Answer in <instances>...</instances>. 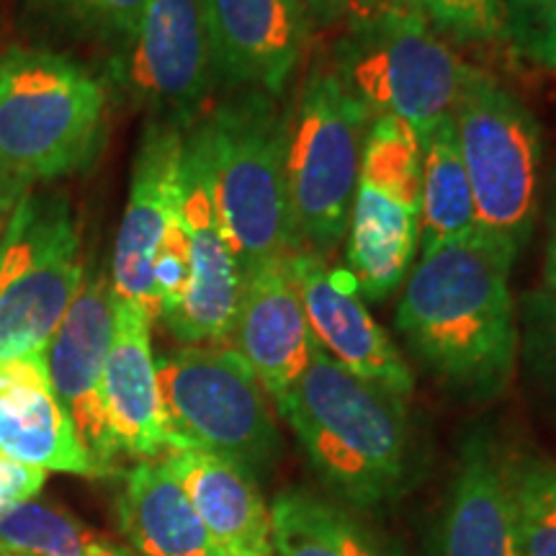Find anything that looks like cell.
Here are the masks:
<instances>
[{"label":"cell","mask_w":556,"mask_h":556,"mask_svg":"<svg viewBox=\"0 0 556 556\" xmlns=\"http://www.w3.org/2000/svg\"><path fill=\"white\" fill-rule=\"evenodd\" d=\"M3 556H5V554H3Z\"/></svg>","instance_id":"40"},{"label":"cell","mask_w":556,"mask_h":556,"mask_svg":"<svg viewBox=\"0 0 556 556\" xmlns=\"http://www.w3.org/2000/svg\"><path fill=\"white\" fill-rule=\"evenodd\" d=\"M93 533L67 513L41 503L0 510V552L5 556H88Z\"/></svg>","instance_id":"26"},{"label":"cell","mask_w":556,"mask_h":556,"mask_svg":"<svg viewBox=\"0 0 556 556\" xmlns=\"http://www.w3.org/2000/svg\"><path fill=\"white\" fill-rule=\"evenodd\" d=\"M150 328L148 312L114 299V338L103 364L101 400L119 456L142 462L170 451Z\"/></svg>","instance_id":"20"},{"label":"cell","mask_w":556,"mask_h":556,"mask_svg":"<svg viewBox=\"0 0 556 556\" xmlns=\"http://www.w3.org/2000/svg\"><path fill=\"white\" fill-rule=\"evenodd\" d=\"M29 186H24L21 180L13 176V173L5 168V163L0 160V235H3L5 225H9L13 208H16L21 193H24Z\"/></svg>","instance_id":"34"},{"label":"cell","mask_w":556,"mask_h":556,"mask_svg":"<svg viewBox=\"0 0 556 556\" xmlns=\"http://www.w3.org/2000/svg\"><path fill=\"white\" fill-rule=\"evenodd\" d=\"M186 129L176 122L152 119L142 131L131 165L129 199L111 255L114 299L137 304L155 323L152 258L180 212V163Z\"/></svg>","instance_id":"14"},{"label":"cell","mask_w":556,"mask_h":556,"mask_svg":"<svg viewBox=\"0 0 556 556\" xmlns=\"http://www.w3.org/2000/svg\"><path fill=\"white\" fill-rule=\"evenodd\" d=\"M189 281L191 248L189 235H186V227L180 222L178 212V217L173 219L165 238L160 240L155 258H152V294H155L157 304V319L168 317L170 312L178 309V304L186 296V289H189Z\"/></svg>","instance_id":"29"},{"label":"cell","mask_w":556,"mask_h":556,"mask_svg":"<svg viewBox=\"0 0 556 556\" xmlns=\"http://www.w3.org/2000/svg\"><path fill=\"white\" fill-rule=\"evenodd\" d=\"M405 397L345 371L315 343L309 366L276 400L312 469L358 510L394 503L409 475Z\"/></svg>","instance_id":"2"},{"label":"cell","mask_w":556,"mask_h":556,"mask_svg":"<svg viewBox=\"0 0 556 556\" xmlns=\"http://www.w3.org/2000/svg\"><path fill=\"white\" fill-rule=\"evenodd\" d=\"M520 54L528 60L539 62V65H544L548 70H556V31L548 34V37L531 41V45L520 50Z\"/></svg>","instance_id":"35"},{"label":"cell","mask_w":556,"mask_h":556,"mask_svg":"<svg viewBox=\"0 0 556 556\" xmlns=\"http://www.w3.org/2000/svg\"><path fill=\"white\" fill-rule=\"evenodd\" d=\"M475 227V193L458 150L454 116L448 114L422 137L420 250L428 253Z\"/></svg>","instance_id":"23"},{"label":"cell","mask_w":556,"mask_h":556,"mask_svg":"<svg viewBox=\"0 0 556 556\" xmlns=\"http://www.w3.org/2000/svg\"><path fill=\"white\" fill-rule=\"evenodd\" d=\"M518 356L541 384L556 387V294L548 289L520 296Z\"/></svg>","instance_id":"28"},{"label":"cell","mask_w":556,"mask_h":556,"mask_svg":"<svg viewBox=\"0 0 556 556\" xmlns=\"http://www.w3.org/2000/svg\"><path fill=\"white\" fill-rule=\"evenodd\" d=\"M0 456L41 471L96 477L41 356L0 358Z\"/></svg>","instance_id":"19"},{"label":"cell","mask_w":556,"mask_h":556,"mask_svg":"<svg viewBox=\"0 0 556 556\" xmlns=\"http://www.w3.org/2000/svg\"><path fill=\"white\" fill-rule=\"evenodd\" d=\"M533 0H500V11H503V18H505V29L513 24L518 16H523V13L531 9Z\"/></svg>","instance_id":"37"},{"label":"cell","mask_w":556,"mask_h":556,"mask_svg":"<svg viewBox=\"0 0 556 556\" xmlns=\"http://www.w3.org/2000/svg\"><path fill=\"white\" fill-rule=\"evenodd\" d=\"M170 451L227 458L255 482L281 458L268 392L229 345H184L157 361Z\"/></svg>","instance_id":"6"},{"label":"cell","mask_w":556,"mask_h":556,"mask_svg":"<svg viewBox=\"0 0 556 556\" xmlns=\"http://www.w3.org/2000/svg\"><path fill=\"white\" fill-rule=\"evenodd\" d=\"M296 289L315 343L356 377L409 397L415 379L397 345L384 328L368 315L348 270L328 266V258L299 250L291 255Z\"/></svg>","instance_id":"17"},{"label":"cell","mask_w":556,"mask_h":556,"mask_svg":"<svg viewBox=\"0 0 556 556\" xmlns=\"http://www.w3.org/2000/svg\"><path fill=\"white\" fill-rule=\"evenodd\" d=\"M368 119L325 62L309 70L287 111L291 222L302 248L323 258L345 240Z\"/></svg>","instance_id":"7"},{"label":"cell","mask_w":556,"mask_h":556,"mask_svg":"<svg viewBox=\"0 0 556 556\" xmlns=\"http://www.w3.org/2000/svg\"><path fill=\"white\" fill-rule=\"evenodd\" d=\"M458 150L475 193L477 225L523 250L539 214V122L510 90L475 67L464 70L454 109Z\"/></svg>","instance_id":"8"},{"label":"cell","mask_w":556,"mask_h":556,"mask_svg":"<svg viewBox=\"0 0 556 556\" xmlns=\"http://www.w3.org/2000/svg\"><path fill=\"white\" fill-rule=\"evenodd\" d=\"M330 67L368 116L407 122L420 139L451 114L467 70L426 13L394 0L348 21Z\"/></svg>","instance_id":"5"},{"label":"cell","mask_w":556,"mask_h":556,"mask_svg":"<svg viewBox=\"0 0 556 556\" xmlns=\"http://www.w3.org/2000/svg\"><path fill=\"white\" fill-rule=\"evenodd\" d=\"M428 21L464 41L505 37L500 0H428Z\"/></svg>","instance_id":"30"},{"label":"cell","mask_w":556,"mask_h":556,"mask_svg":"<svg viewBox=\"0 0 556 556\" xmlns=\"http://www.w3.org/2000/svg\"><path fill=\"white\" fill-rule=\"evenodd\" d=\"M106 88L50 47L0 54V160L24 186L86 170L103 148Z\"/></svg>","instance_id":"4"},{"label":"cell","mask_w":556,"mask_h":556,"mask_svg":"<svg viewBox=\"0 0 556 556\" xmlns=\"http://www.w3.org/2000/svg\"><path fill=\"white\" fill-rule=\"evenodd\" d=\"M274 556H389L343 507L307 490H287L270 505Z\"/></svg>","instance_id":"24"},{"label":"cell","mask_w":556,"mask_h":556,"mask_svg":"<svg viewBox=\"0 0 556 556\" xmlns=\"http://www.w3.org/2000/svg\"><path fill=\"white\" fill-rule=\"evenodd\" d=\"M302 3L312 21L330 26L336 21H353L366 16V13L377 11L387 0H302Z\"/></svg>","instance_id":"33"},{"label":"cell","mask_w":556,"mask_h":556,"mask_svg":"<svg viewBox=\"0 0 556 556\" xmlns=\"http://www.w3.org/2000/svg\"><path fill=\"white\" fill-rule=\"evenodd\" d=\"M165 462L225 556H274L270 507L253 477L206 451H170Z\"/></svg>","instance_id":"21"},{"label":"cell","mask_w":556,"mask_h":556,"mask_svg":"<svg viewBox=\"0 0 556 556\" xmlns=\"http://www.w3.org/2000/svg\"><path fill=\"white\" fill-rule=\"evenodd\" d=\"M428 556H523L513 456L482 426L471 428L458 446Z\"/></svg>","instance_id":"16"},{"label":"cell","mask_w":556,"mask_h":556,"mask_svg":"<svg viewBox=\"0 0 556 556\" xmlns=\"http://www.w3.org/2000/svg\"><path fill=\"white\" fill-rule=\"evenodd\" d=\"M513 492L523 556H556V462L513 456Z\"/></svg>","instance_id":"27"},{"label":"cell","mask_w":556,"mask_h":556,"mask_svg":"<svg viewBox=\"0 0 556 556\" xmlns=\"http://www.w3.org/2000/svg\"><path fill=\"white\" fill-rule=\"evenodd\" d=\"M229 348L278 400L309 366L315 338L304 315L291 258L270 261L242 278V299Z\"/></svg>","instance_id":"18"},{"label":"cell","mask_w":556,"mask_h":556,"mask_svg":"<svg viewBox=\"0 0 556 556\" xmlns=\"http://www.w3.org/2000/svg\"><path fill=\"white\" fill-rule=\"evenodd\" d=\"M88 556H129L127 552H122V548H116V546H111V544H106V541H96V546L90 548V554Z\"/></svg>","instance_id":"38"},{"label":"cell","mask_w":556,"mask_h":556,"mask_svg":"<svg viewBox=\"0 0 556 556\" xmlns=\"http://www.w3.org/2000/svg\"><path fill=\"white\" fill-rule=\"evenodd\" d=\"M180 222L189 235L191 281L176 312L163 317L184 345H225L242 299V268L214 208L197 144L186 135L180 163Z\"/></svg>","instance_id":"13"},{"label":"cell","mask_w":556,"mask_h":556,"mask_svg":"<svg viewBox=\"0 0 556 556\" xmlns=\"http://www.w3.org/2000/svg\"><path fill=\"white\" fill-rule=\"evenodd\" d=\"M201 11L217 80L281 99L309 47L302 0H201Z\"/></svg>","instance_id":"15"},{"label":"cell","mask_w":556,"mask_h":556,"mask_svg":"<svg viewBox=\"0 0 556 556\" xmlns=\"http://www.w3.org/2000/svg\"><path fill=\"white\" fill-rule=\"evenodd\" d=\"M122 533L142 556H225L165 458L139 462L116 503Z\"/></svg>","instance_id":"22"},{"label":"cell","mask_w":556,"mask_h":556,"mask_svg":"<svg viewBox=\"0 0 556 556\" xmlns=\"http://www.w3.org/2000/svg\"><path fill=\"white\" fill-rule=\"evenodd\" d=\"M556 31V0H533V5L523 16H518L505 29V37L516 41L518 52L541 37Z\"/></svg>","instance_id":"32"},{"label":"cell","mask_w":556,"mask_h":556,"mask_svg":"<svg viewBox=\"0 0 556 556\" xmlns=\"http://www.w3.org/2000/svg\"><path fill=\"white\" fill-rule=\"evenodd\" d=\"M150 0H24V11L45 31L80 45L106 47L119 58L135 41Z\"/></svg>","instance_id":"25"},{"label":"cell","mask_w":556,"mask_h":556,"mask_svg":"<svg viewBox=\"0 0 556 556\" xmlns=\"http://www.w3.org/2000/svg\"><path fill=\"white\" fill-rule=\"evenodd\" d=\"M394 3L405 5V9L420 11V13H426V16H428V0H394Z\"/></svg>","instance_id":"39"},{"label":"cell","mask_w":556,"mask_h":556,"mask_svg":"<svg viewBox=\"0 0 556 556\" xmlns=\"http://www.w3.org/2000/svg\"><path fill=\"white\" fill-rule=\"evenodd\" d=\"M119 73L155 119L193 122L217 83L201 0H150Z\"/></svg>","instance_id":"11"},{"label":"cell","mask_w":556,"mask_h":556,"mask_svg":"<svg viewBox=\"0 0 556 556\" xmlns=\"http://www.w3.org/2000/svg\"><path fill=\"white\" fill-rule=\"evenodd\" d=\"M544 281H546V289L554 291V294H556V214L552 217V229H548Z\"/></svg>","instance_id":"36"},{"label":"cell","mask_w":556,"mask_h":556,"mask_svg":"<svg viewBox=\"0 0 556 556\" xmlns=\"http://www.w3.org/2000/svg\"><path fill=\"white\" fill-rule=\"evenodd\" d=\"M554 389H556V387H554Z\"/></svg>","instance_id":"41"},{"label":"cell","mask_w":556,"mask_h":556,"mask_svg":"<svg viewBox=\"0 0 556 556\" xmlns=\"http://www.w3.org/2000/svg\"><path fill=\"white\" fill-rule=\"evenodd\" d=\"M197 144L214 208L242 278L270 261L291 258L296 238L287 189V111L261 90H235L186 131Z\"/></svg>","instance_id":"3"},{"label":"cell","mask_w":556,"mask_h":556,"mask_svg":"<svg viewBox=\"0 0 556 556\" xmlns=\"http://www.w3.org/2000/svg\"><path fill=\"white\" fill-rule=\"evenodd\" d=\"M516 258L510 242L477 225L422 253L405 281L394 315L400 336L456 397L497 400L516 377Z\"/></svg>","instance_id":"1"},{"label":"cell","mask_w":556,"mask_h":556,"mask_svg":"<svg viewBox=\"0 0 556 556\" xmlns=\"http://www.w3.org/2000/svg\"><path fill=\"white\" fill-rule=\"evenodd\" d=\"M45 482L47 471L0 456V510L18 503H29L34 495H39Z\"/></svg>","instance_id":"31"},{"label":"cell","mask_w":556,"mask_h":556,"mask_svg":"<svg viewBox=\"0 0 556 556\" xmlns=\"http://www.w3.org/2000/svg\"><path fill=\"white\" fill-rule=\"evenodd\" d=\"M422 139L381 116L366 129L358 186L345 232L348 274L361 296L381 302L407 281L420 248Z\"/></svg>","instance_id":"10"},{"label":"cell","mask_w":556,"mask_h":556,"mask_svg":"<svg viewBox=\"0 0 556 556\" xmlns=\"http://www.w3.org/2000/svg\"><path fill=\"white\" fill-rule=\"evenodd\" d=\"M114 338V289L101 266L86 268L78 296L62 317L50 348L47 368L60 405L67 409L96 477L116 469L114 435L101 400V377Z\"/></svg>","instance_id":"12"},{"label":"cell","mask_w":556,"mask_h":556,"mask_svg":"<svg viewBox=\"0 0 556 556\" xmlns=\"http://www.w3.org/2000/svg\"><path fill=\"white\" fill-rule=\"evenodd\" d=\"M86 266L62 193H21L0 235V358L41 356L78 296Z\"/></svg>","instance_id":"9"}]
</instances>
